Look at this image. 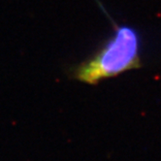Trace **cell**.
I'll use <instances>...</instances> for the list:
<instances>
[{"mask_svg":"<svg viewBox=\"0 0 161 161\" xmlns=\"http://www.w3.org/2000/svg\"><path fill=\"white\" fill-rule=\"evenodd\" d=\"M141 39L137 30L129 25H116L112 36L87 59L73 69L80 82L94 85L101 80L118 76L139 68Z\"/></svg>","mask_w":161,"mask_h":161,"instance_id":"obj_1","label":"cell"}]
</instances>
